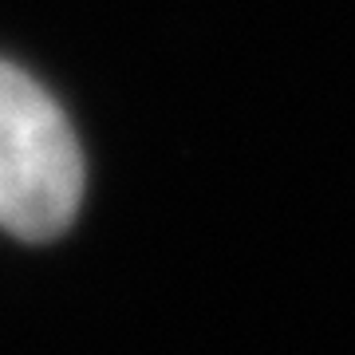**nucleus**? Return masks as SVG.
Returning a JSON list of instances; mask_svg holds the SVG:
<instances>
[{
    "instance_id": "nucleus-1",
    "label": "nucleus",
    "mask_w": 355,
    "mask_h": 355,
    "mask_svg": "<svg viewBox=\"0 0 355 355\" xmlns=\"http://www.w3.org/2000/svg\"><path fill=\"white\" fill-rule=\"evenodd\" d=\"M83 154L60 103L0 60V229L51 241L79 214Z\"/></svg>"
}]
</instances>
